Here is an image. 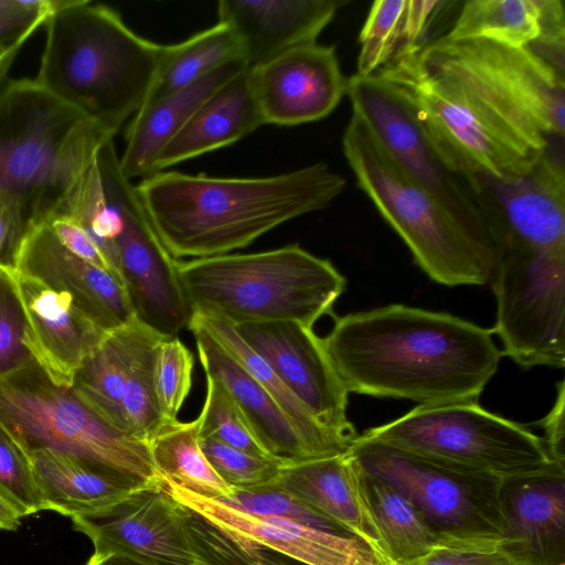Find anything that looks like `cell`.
I'll list each match as a JSON object with an SVG mask.
<instances>
[{"instance_id": "cell-17", "label": "cell", "mask_w": 565, "mask_h": 565, "mask_svg": "<svg viewBox=\"0 0 565 565\" xmlns=\"http://www.w3.org/2000/svg\"><path fill=\"white\" fill-rule=\"evenodd\" d=\"M14 271L68 294L106 332L136 318L122 284L66 249L46 224L24 233L14 257Z\"/></svg>"}, {"instance_id": "cell-38", "label": "cell", "mask_w": 565, "mask_h": 565, "mask_svg": "<svg viewBox=\"0 0 565 565\" xmlns=\"http://www.w3.org/2000/svg\"><path fill=\"white\" fill-rule=\"evenodd\" d=\"M205 379L200 438H211L249 454L271 458L227 390L217 380L209 375Z\"/></svg>"}, {"instance_id": "cell-21", "label": "cell", "mask_w": 565, "mask_h": 565, "mask_svg": "<svg viewBox=\"0 0 565 565\" xmlns=\"http://www.w3.org/2000/svg\"><path fill=\"white\" fill-rule=\"evenodd\" d=\"M342 0H221L218 21L238 36L246 65H262L297 46L317 42Z\"/></svg>"}, {"instance_id": "cell-47", "label": "cell", "mask_w": 565, "mask_h": 565, "mask_svg": "<svg viewBox=\"0 0 565 565\" xmlns=\"http://www.w3.org/2000/svg\"><path fill=\"white\" fill-rule=\"evenodd\" d=\"M21 238L0 200V269L14 271V257Z\"/></svg>"}, {"instance_id": "cell-49", "label": "cell", "mask_w": 565, "mask_h": 565, "mask_svg": "<svg viewBox=\"0 0 565 565\" xmlns=\"http://www.w3.org/2000/svg\"><path fill=\"white\" fill-rule=\"evenodd\" d=\"M85 565H147L132 558L114 554V553H96L89 557Z\"/></svg>"}, {"instance_id": "cell-36", "label": "cell", "mask_w": 565, "mask_h": 565, "mask_svg": "<svg viewBox=\"0 0 565 565\" xmlns=\"http://www.w3.org/2000/svg\"><path fill=\"white\" fill-rule=\"evenodd\" d=\"M60 216L72 218L89 235L121 282L115 245L118 222L106 201L98 161L73 190Z\"/></svg>"}, {"instance_id": "cell-31", "label": "cell", "mask_w": 565, "mask_h": 565, "mask_svg": "<svg viewBox=\"0 0 565 565\" xmlns=\"http://www.w3.org/2000/svg\"><path fill=\"white\" fill-rule=\"evenodd\" d=\"M200 415L192 422L163 420L148 443L150 455L160 476L194 494L221 499L233 489L205 457L200 444Z\"/></svg>"}, {"instance_id": "cell-26", "label": "cell", "mask_w": 565, "mask_h": 565, "mask_svg": "<svg viewBox=\"0 0 565 565\" xmlns=\"http://www.w3.org/2000/svg\"><path fill=\"white\" fill-rule=\"evenodd\" d=\"M25 455L44 510L72 520L104 512L141 488L98 475L51 449H38Z\"/></svg>"}, {"instance_id": "cell-4", "label": "cell", "mask_w": 565, "mask_h": 565, "mask_svg": "<svg viewBox=\"0 0 565 565\" xmlns=\"http://www.w3.org/2000/svg\"><path fill=\"white\" fill-rule=\"evenodd\" d=\"M44 25L33 79L115 136L145 104L167 44L140 36L116 10L90 0H61Z\"/></svg>"}, {"instance_id": "cell-46", "label": "cell", "mask_w": 565, "mask_h": 565, "mask_svg": "<svg viewBox=\"0 0 565 565\" xmlns=\"http://www.w3.org/2000/svg\"><path fill=\"white\" fill-rule=\"evenodd\" d=\"M565 409V383L559 382L557 385V395L550 413L540 422L545 436L543 437L550 455L556 461L565 462L564 452V411Z\"/></svg>"}, {"instance_id": "cell-13", "label": "cell", "mask_w": 565, "mask_h": 565, "mask_svg": "<svg viewBox=\"0 0 565 565\" xmlns=\"http://www.w3.org/2000/svg\"><path fill=\"white\" fill-rule=\"evenodd\" d=\"M465 183L484 213L495 246L565 250V171L551 148L524 174L478 175Z\"/></svg>"}, {"instance_id": "cell-33", "label": "cell", "mask_w": 565, "mask_h": 565, "mask_svg": "<svg viewBox=\"0 0 565 565\" xmlns=\"http://www.w3.org/2000/svg\"><path fill=\"white\" fill-rule=\"evenodd\" d=\"M178 504L196 565H294L299 562L217 524L190 507Z\"/></svg>"}, {"instance_id": "cell-30", "label": "cell", "mask_w": 565, "mask_h": 565, "mask_svg": "<svg viewBox=\"0 0 565 565\" xmlns=\"http://www.w3.org/2000/svg\"><path fill=\"white\" fill-rule=\"evenodd\" d=\"M236 62L246 64L242 43L234 30L222 22L179 43L167 44L145 104L180 90L217 68Z\"/></svg>"}, {"instance_id": "cell-10", "label": "cell", "mask_w": 565, "mask_h": 565, "mask_svg": "<svg viewBox=\"0 0 565 565\" xmlns=\"http://www.w3.org/2000/svg\"><path fill=\"white\" fill-rule=\"evenodd\" d=\"M97 161L107 204L118 222L117 269L135 317L163 338L175 337L192 316L179 260L159 238L136 185L122 174L114 139L104 143Z\"/></svg>"}, {"instance_id": "cell-44", "label": "cell", "mask_w": 565, "mask_h": 565, "mask_svg": "<svg viewBox=\"0 0 565 565\" xmlns=\"http://www.w3.org/2000/svg\"><path fill=\"white\" fill-rule=\"evenodd\" d=\"M58 0H13L0 11V51L29 40L56 10Z\"/></svg>"}, {"instance_id": "cell-3", "label": "cell", "mask_w": 565, "mask_h": 565, "mask_svg": "<svg viewBox=\"0 0 565 565\" xmlns=\"http://www.w3.org/2000/svg\"><path fill=\"white\" fill-rule=\"evenodd\" d=\"M345 179L324 162L269 177L153 172L136 185L167 250L177 260L244 248L275 227L328 207Z\"/></svg>"}, {"instance_id": "cell-12", "label": "cell", "mask_w": 565, "mask_h": 565, "mask_svg": "<svg viewBox=\"0 0 565 565\" xmlns=\"http://www.w3.org/2000/svg\"><path fill=\"white\" fill-rule=\"evenodd\" d=\"M358 116L398 168L468 232L494 246L483 211L459 177L441 161L408 103L377 75L348 78L347 94Z\"/></svg>"}, {"instance_id": "cell-45", "label": "cell", "mask_w": 565, "mask_h": 565, "mask_svg": "<svg viewBox=\"0 0 565 565\" xmlns=\"http://www.w3.org/2000/svg\"><path fill=\"white\" fill-rule=\"evenodd\" d=\"M46 225L66 249L116 277L100 249L75 221L66 216H57Z\"/></svg>"}, {"instance_id": "cell-51", "label": "cell", "mask_w": 565, "mask_h": 565, "mask_svg": "<svg viewBox=\"0 0 565 565\" xmlns=\"http://www.w3.org/2000/svg\"><path fill=\"white\" fill-rule=\"evenodd\" d=\"M13 0H0V11H3L11 7Z\"/></svg>"}, {"instance_id": "cell-25", "label": "cell", "mask_w": 565, "mask_h": 565, "mask_svg": "<svg viewBox=\"0 0 565 565\" xmlns=\"http://www.w3.org/2000/svg\"><path fill=\"white\" fill-rule=\"evenodd\" d=\"M245 67L248 66L239 62L226 64L180 90L142 105L126 129L119 157L122 174L131 180L153 173L158 154L198 107Z\"/></svg>"}, {"instance_id": "cell-5", "label": "cell", "mask_w": 565, "mask_h": 565, "mask_svg": "<svg viewBox=\"0 0 565 565\" xmlns=\"http://www.w3.org/2000/svg\"><path fill=\"white\" fill-rule=\"evenodd\" d=\"M114 135L34 79L0 90V200L21 236L61 215Z\"/></svg>"}, {"instance_id": "cell-42", "label": "cell", "mask_w": 565, "mask_h": 565, "mask_svg": "<svg viewBox=\"0 0 565 565\" xmlns=\"http://www.w3.org/2000/svg\"><path fill=\"white\" fill-rule=\"evenodd\" d=\"M217 500L250 514L281 516L319 530L348 535L340 527L273 484L248 490L233 489L231 494Z\"/></svg>"}, {"instance_id": "cell-20", "label": "cell", "mask_w": 565, "mask_h": 565, "mask_svg": "<svg viewBox=\"0 0 565 565\" xmlns=\"http://www.w3.org/2000/svg\"><path fill=\"white\" fill-rule=\"evenodd\" d=\"M14 276L28 320L26 347L53 383L71 387L107 332L68 294L15 271Z\"/></svg>"}, {"instance_id": "cell-40", "label": "cell", "mask_w": 565, "mask_h": 565, "mask_svg": "<svg viewBox=\"0 0 565 565\" xmlns=\"http://www.w3.org/2000/svg\"><path fill=\"white\" fill-rule=\"evenodd\" d=\"M28 320L14 271L0 269V379L35 361L26 347Z\"/></svg>"}, {"instance_id": "cell-48", "label": "cell", "mask_w": 565, "mask_h": 565, "mask_svg": "<svg viewBox=\"0 0 565 565\" xmlns=\"http://www.w3.org/2000/svg\"><path fill=\"white\" fill-rule=\"evenodd\" d=\"M21 519L18 510L0 492V529L15 531L21 525Z\"/></svg>"}, {"instance_id": "cell-54", "label": "cell", "mask_w": 565, "mask_h": 565, "mask_svg": "<svg viewBox=\"0 0 565 565\" xmlns=\"http://www.w3.org/2000/svg\"><path fill=\"white\" fill-rule=\"evenodd\" d=\"M556 565H565V564H564V562H561V563H558V564H556Z\"/></svg>"}, {"instance_id": "cell-43", "label": "cell", "mask_w": 565, "mask_h": 565, "mask_svg": "<svg viewBox=\"0 0 565 565\" xmlns=\"http://www.w3.org/2000/svg\"><path fill=\"white\" fill-rule=\"evenodd\" d=\"M0 492L22 518L44 510L28 456L1 427Z\"/></svg>"}, {"instance_id": "cell-32", "label": "cell", "mask_w": 565, "mask_h": 565, "mask_svg": "<svg viewBox=\"0 0 565 565\" xmlns=\"http://www.w3.org/2000/svg\"><path fill=\"white\" fill-rule=\"evenodd\" d=\"M361 470L388 565H404L425 556L436 543L438 533L405 495Z\"/></svg>"}, {"instance_id": "cell-14", "label": "cell", "mask_w": 565, "mask_h": 565, "mask_svg": "<svg viewBox=\"0 0 565 565\" xmlns=\"http://www.w3.org/2000/svg\"><path fill=\"white\" fill-rule=\"evenodd\" d=\"M235 329L321 426L353 443L358 434L347 415L349 392L311 327L275 321Z\"/></svg>"}, {"instance_id": "cell-18", "label": "cell", "mask_w": 565, "mask_h": 565, "mask_svg": "<svg viewBox=\"0 0 565 565\" xmlns=\"http://www.w3.org/2000/svg\"><path fill=\"white\" fill-rule=\"evenodd\" d=\"M178 502L265 547L308 565H384L360 540L276 516L250 514L217 499L194 494L160 476Z\"/></svg>"}, {"instance_id": "cell-34", "label": "cell", "mask_w": 565, "mask_h": 565, "mask_svg": "<svg viewBox=\"0 0 565 565\" xmlns=\"http://www.w3.org/2000/svg\"><path fill=\"white\" fill-rule=\"evenodd\" d=\"M162 338L148 327L143 328L130 363L122 397L126 433L147 444L163 422L153 384L154 353Z\"/></svg>"}, {"instance_id": "cell-2", "label": "cell", "mask_w": 565, "mask_h": 565, "mask_svg": "<svg viewBox=\"0 0 565 565\" xmlns=\"http://www.w3.org/2000/svg\"><path fill=\"white\" fill-rule=\"evenodd\" d=\"M322 343L349 393L418 404L478 402L503 355L491 329L405 305L335 318Z\"/></svg>"}, {"instance_id": "cell-7", "label": "cell", "mask_w": 565, "mask_h": 565, "mask_svg": "<svg viewBox=\"0 0 565 565\" xmlns=\"http://www.w3.org/2000/svg\"><path fill=\"white\" fill-rule=\"evenodd\" d=\"M0 427L25 454L51 449L137 488L160 478L147 443L117 428L72 387L53 383L36 361L0 379Z\"/></svg>"}, {"instance_id": "cell-6", "label": "cell", "mask_w": 565, "mask_h": 565, "mask_svg": "<svg viewBox=\"0 0 565 565\" xmlns=\"http://www.w3.org/2000/svg\"><path fill=\"white\" fill-rule=\"evenodd\" d=\"M178 273L192 313L233 327L292 321L312 328L332 315L347 282L328 259L298 244L179 260Z\"/></svg>"}, {"instance_id": "cell-35", "label": "cell", "mask_w": 565, "mask_h": 565, "mask_svg": "<svg viewBox=\"0 0 565 565\" xmlns=\"http://www.w3.org/2000/svg\"><path fill=\"white\" fill-rule=\"evenodd\" d=\"M409 0H376L359 35L356 75L371 76L408 45Z\"/></svg>"}, {"instance_id": "cell-15", "label": "cell", "mask_w": 565, "mask_h": 565, "mask_svg": "<svg viewBox=\"0 0 565 565\" xmlns=\"http://www.w3.org/2000/svg\"><path fill=\"white\" fill-rule=\"evenodd\" d=\"M72 523L90 539L96 553L119 554L147 565H196L179 504L160 478L108 510Z\"/></svg>"}, {"instance_id": "cell-37", "label": "cell", "mask_w": 565, "mask_h": 565, "mask_svg": "<svg viewBox=\"0 0 565 565\" xmlns=\"http://www.w3.org/2000/svg\"><path fill=\"white\" fill-rule=\"evenodd\" d=\"M404 565H533L504 535L438 533L431 550Z\"/></svg>"}, {"instance_id": "cell-29", "label": "cell", "mask_w": 565, "mask_h": 565, "mask_svg": "<svg viewBox=\"0 0 565 565\" xmlns=\"http://www.w3.org/2000/svg\"><path fill=\"white\" fill-rule=\"evenodd\" d=\"M556 0H469L463 3L448 40L481 39L509 46L537 41Z\"/></svg>"}, {"instance_id": "cell-52", "label": "cell", "mask_w": 565, "mask_h": 565, "mask_svg": "<svg viewBox=\"0 0 565 565\" xmlns=\"http://www.w3.org/2000/svg\"><path fill=\"white\" fill-rule=\"evenodd\" d=\"M23 41H24V40H23ZM28 41H29V40H28ZM20 42H21V41H20ZM15 44H17V43H15ZM11 47H12V46H11ZM11 47H10V49H11ZM10 49H8V50H6V51H0V58H1V57H2V56H3V55H4V54L10 50Z\"/></svg>"}, {"instance_id": "cell-53", "label": "cell", "mask_w": 565, "mask_h": 565, "mask_svg": "<svg viewBox=\"0 0 565 565\" xmlns=\"http://www.w3.org/2000/svg\"><path fill=\"white\" fill-rule=\"evenodd\" d=\"M294 565H308V564H305V563L298 562V563H296V564H294Z\"/></svg>"}, {"instance_id": "cell-1", "label": "cell", "mask_w": 565, "mask_h": 565, "mask_svg": "<svg viewBox=\"0 0 565 565\" xmlns=\"http://www.w3.org/2000/svg\"><path fill=\"white\" fill-rule=\"evenodd\" d=\"M375 75L408 103L454 174L529 172L559 136L562 110L527 52L482 41H433L405 50Z\"/></svg>"}, {"instance_id": "cell-22", "label": "cell", "mask_w": 565, "mask_h": 565, "mask_svg": "<svg viewBox=\"0 0 565 565\" xmlns=\"http://www.w3.org/2000/svg\"><path fill=\"white\" fill-rule=\"evenodd\" d=\"M188 329L194 335L205 375L217 380L227 390L268 455L284 466L316 460L266 390L203 331Z\"/></svg>"}, {"instance_id": "cell-23", "label": "cell", "mask_w": 565, "mask_h": 565, "mask_svg": "<svg viewBox=\"0 0 565 565\" xmlns=\"http://www.w3.org/2000/svg\"><path fill=\"white\" fill-rule=\"evenodd\" d=\"M504 536L533 565H556L565 545V469L504 484Z\"/></svg>"}, {"instance_id": "cell-8", "label": "cell", "mask_w": 565, "mask_h": 565, "mask_svg": "<svg viewBox=\"0 0 565 565\" xmlns=\"http://www.w3.org/2000/svg\"><path fill=\"white\" fill-rule=\"evenodd\" d=\"M342 147L359 186L430 279L446 286L490 284L497 248L468 232L405 174L354 114Z\"/></svg>"}, {"instance_id": "cell-39", "label": "cell", "mask_w": 565, "mask_h": 565, "mask_svg": "<svg viewBox=\"0 0 565 565\" xmlns=\"http://www.w3.org/2000/svg\"><path fill=\"white\" fill-rule=\"evenodd\" d=\"M194 359L177 337L162 338L156 348L153 384L163 420H175L192 387Z\"/></svg>"}, {"instance_id": "cell-11", "label": "cell", "mask_w": 565, "mask_h": 565, "mask_svg": "<svg viewBox=\"0 0 565 565\" xmlns=\"http://www.w3.org/2000/svg\"><path fill=\"white\" fill-rule=\"evenodd\" d=\"M348 452L365 472L405 495L437 533L504 534V483L443 468L362 435Z\"/></svg>"}, {"instance_id": "cell-19", "label": "cell", "mask_w": 565, "mask_h": 565, "mask_svg": "<svg viewBox=\"0 0 565 565\" xmlns=\"http://www.w3.org/2000/svg\"><path fill=\"white\" fill-rule=\"evenodd\" d=\"M271 484L348 535L360 540L384 565H388L363 472L348 451L329 458L282 466Z\"/></svg>"}, {"instance_id": "cell-28", "label": "cell", "mask_w": 565, "mask_h": 565, "mask_svg": "<svg viewBox=\"0 0 565 565\" xmlns=\"http://www.w3.org/2000/svg\"><path fill=\"white\" fill-rule=\"evenodd\" d=\"M146 326L136 318L106 333L75 373L72 388L107 420L125 430L122 397L130 363Z\"/></svg>"}, {"instance_id": "cell-24", "label": "cell", "mask_w": 565, "mask_h": 565, "mask_svg": "<svg viewBox=\"0 0 565 565\" xmlns=\"http://www.w3.org/2000/svg\"><path fill=\"white\" fill-rule=\"evenodd\" d=\"M263 125L245 67L198 107L158 154L154 172L235 143Z\"/></svg>"}, {"instance_id": "cell-50", "label": "cell", "mask_w": 565, "mask_h": 565, "mask_svg": "<svg viewBox=\"0 0 565 565\" xmlns=\"http://www.w3.org/2000/svg\"><path fill=\"white\" fill-rule=\"evenodd\" d=\"M26 42L28 40L18 42L0 58V90L9 79V73L14 63V60Z\"/></svg>"}, {"instance_id": "cell-9", "label": "cell", "mask_w": 565, "mask_h": 565, "mask_svg": "<svg viewBox=\"0 0 565 565\" xmlns=\"http://www.w3.org/2000/svg\"><path fill=\"white\" fill-rule=\"evenodd\" d=\"M362 436L443 468L504 484L565 469V462L550 455L543 437L475 401L418 404Z\"/></svg>"}, {"instance_id": "cell-41", "label": "cell", "mask_w": 565, "mask_h": 565, "mask_svg": "<svg viewBox=\"0 0 565 565\" xmlns=\"http://www.w3.org/2000/svg\"><path fill=\"white\" fill-rule=\"evenodd\" d=\"M202 450L213 469L232 489L248 490L271 484L282 463L227 446L211 438H200Z\"/></svg>"}, {"instance_id": "cell-27", "label": "cell", "mask_w": 565, "mask_h": 565, "mask_svg": "<svg viewBox=\"0 0 565 565\" xmlns=\"http://www.w3.org/2000/svg\"><path fill=\"white\" fill-rule=\"evenodd\" d=\"M186 328L203 331L266 390L292 423L316 459L348 451L352 443L321 426L268 363L244 341L235 327L216 317L193 312Z\"/></svg>"}, {"instance_id": "cell-16", "label": "cell", "mask_w": 565, "mask_h": 565, "mask_svg": "<svg viewBox=\"0 0 565 565\" xmlns=\"http://www.w3.org/2000/svg\"><path fill=\"white\" fill-rule=\"evenodd\" d=\"M249 81L264 125L280 127L326 118L345 95L348 84L335 46L318 42L249 68Z\"/></svg>"}]
</instances>
